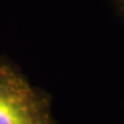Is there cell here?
Wrapping results in <instances>:
<instances>
[{"mask_svg": "<svg viewBox=\"0 0 124 124\" xmlns=\"http://www.w3.org/2000/svg\"><path fill=\"white\" fill-rule=\"evenodd\" d=\"M0 124H52L30 90L14 76H0Z\"/></svg>", "mask_w": 124, "mask_h": 124, "instance_id": "6da1fadb", "label": "cell"}]
</instances>
